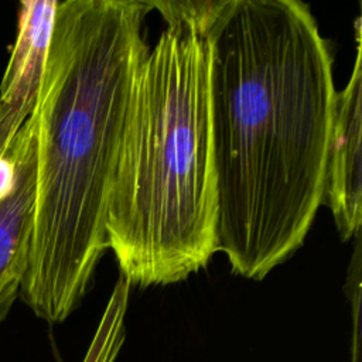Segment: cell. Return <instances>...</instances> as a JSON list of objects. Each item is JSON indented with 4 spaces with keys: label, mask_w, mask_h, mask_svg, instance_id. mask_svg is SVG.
<instances>
[{
    "label": "cell",
    "mask_w": 362,
    "mask_h": 362,
    "mask_svg": "<svg viewBox=\"0 0 362 362\" xmlns=\"http://www.w3.org/2000/svg\"><path fill=\"white\" fill-rule=\"evenodd\" d=\"M208 35L218 250L262 280L303 245L324 201L332 58L297 0H223Z\"/></svg>",
    "instance_id": "obj_1"
},
{
    "label": "cell",
    "mask_w": 362,
    "mask_h": 362,
    "mask_svg": "<svg viewBox=\"0 0 362 362\" xmlns=\"http://www.w3.org/2000/svg\"><path fill=\"white\" fill-rule=\"evenodd\" d=\"M151 1H58L35 103L37 177L28 269L18 297L51 324L90 287L133 76Z\"/></svg>",
    "instance_id": "obj_2"
},
{
    "label": "cell",
    "mask_w": 362,
    "mask_h": 362,
    "mask_svg": "<svg viewBox=\"0 0 362 362\" xmlns=\"http://www.w3.org/2000/svg\"><path fill=\"white\" fill-rule=\"evenodd\" d=\"M223 1H151L165 20L136 68L106 232L140 287L185 280L218 252L208 28Z\"/></svg>",
    "instance_id": "obj_3"
},
{
    "label": "cell",
    "mask_w": 362,
    "mask_h": 362,
    "mask_svg": "<svg viewBox=\"0 0 362 362\" xmlns=\"http://www.w3.org/2000/svg\"><path fill=\"white\" fill-rule=\"evenodd\" d=\"M362 31L355 21L356 57L346 86L335 93L327 161V199L344 242L361 232L362 222Z\"/></svg>",
    "instance_id": "obj_4"
},
{
    "label": "cell",
    "mask_w": 362,
    "mask_h": 362,
    "mask_svg": "<svg viewBox=\"0 0 362 362\" xmlns=\"http://www.w3.org/2000/svg\"><path fill=\"white\" fill-rule=\"evenodd\" d=\"M8 153L13 164L11 184L0 194V321L18 297L30 262L37 177L34 112L14 136Z\"/></svg>",
    "instance_id": "obj_5"
},
{
    "label": "cell",
    "mask_w": 362,
    "mask_h": 362,
    "mask_svg": "<svg viewBox=\"0 0 362 362\" xmlns=\"http://www.w3.org/2000/svg\"><path fill=\"white\" fill-rule=\"evenodd\" d=\"M57 6V0L20 3L17 37L0 83V158L35 109Z\"/></svg>",
    "instance_id": "obj_6"
}]
</instances>
